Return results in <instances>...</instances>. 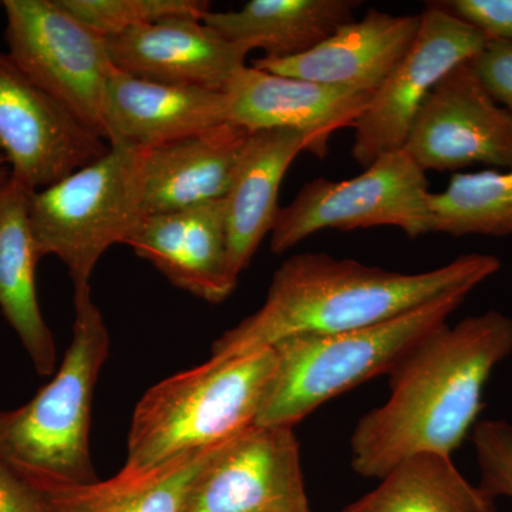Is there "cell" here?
Here are the masks:
<instances>
[{
    "label": "cell",
    "instance_id": "22",
    "mask_svg": "<svg viewBox=\"0 0 512 512\" xmlns=\"http://www.w3.org/2000/svg\"><path fill=\"white\" fill-rule=\"evenodd\" d=\"M222 444L188 451L153 467H123L109 480L43 494L50 512H181L192 481Z\"/></svg>",
    "mask_w": 512,
    "mask_h": 512
},
{
    "label": "cell",
    "instance_id": "16",
    "mask_svg": "<svg viewBox=\"0 0 512 512\" xmlns=\"http://www.w3.org/2000/svg\"><path fill=\"white\" fill-rule=\"evenodd\" d=\"M227 121L224 92L148 82L117 69L104 87L101 128L110 147L153 150Z\"/></svg>",
    "mask_w": 512,
    "mask_h": 512
},
{
    "label": "cell",
    "instance_id": "7",
    "mask_svg": "<svg viewBox=\"0 0 512 512\" xmlns=\"http://www.w3.org/2000/svg\"><path fill=\"white\" fill-rule=\"evenodd\" d=\"M429 181L404 150L377 158L350 180L315 178L279 211L271 251L284 254L323 229L400 228L409 238L431 234Z\"/></svg>",
    "mask_w": 512,
    "mask_h": 512
},
{
    "label": "cell",
    "instance_id": "9",
    "mask_svg": "<svg viewBox=\"0 0 512 512\" xmlns=\"http://www.w3.org/2000/svg\"><path fill=\"white\" fill-rule=\"evenodd\" d=\"M420 29L409 52L357 119L352 157L362 167L403 150L421 104L431 90L460 64L471 62L487 36L434 5L420 13Z\"/></svg>",
    "mask_w": 512,
    "mask_h": 512
},
{
    "label": "cell",
    "instance_id": "28",
    "mask_svg": "<svg viewBox=\"0 0 512 512\" xmlns=\"http://www.w3.org/2000/svg\"><path fill=\"white\" fill-rule=\"evenodd\" d=\"M470 63L488 93L512 114V43L488 40Z\"/></svg>",
    "mask_w": 512,
    "mask_h": 512
},
{
    "label": "cell",
    "instance_id": "15",
    "mask_svg": "<svg viewBox=\"0 0 512 512\" xmlns=\"http://www.w3.org/2000/svg\"><path fill=\"white\" fill-rule=\"evenodd\" d=\"M228 121L249 131L289 128L313 137L328 154L336 131L355 127L373 96L245 66L225 89Z\"/></svg>",
    "mask_w": 512,
    "mask_h": 512
},
{
    "label": "cell",
    "instance_id": "25",
    "mask_svg": "<svg viewBox=\"0 0 512 512\" xmlns=\"http://www.w3.org/2000/svg\"><path fill=\"white\" fill-rule=\"evenodd\" d=\"M59 3L104 39L164 19H202L210 12V3L201 0H59Z\"/></svg>",
    "mask_w": 512,
    "mask_h": 512
},
{
    "label": "cell",
    "instance_id": "20",
    "mask_svg": "<svg viewBox=\"0 0 512 512\" xmlns=\"http://www.w3.org/2000/svg\"><path fill=\"white\" fill-rule=\"evenodd\" d=\"M29 194L9 177L0 184V309L40 376L56 370V345L36 293L40 255L29 220Z\"/></svg>",
    "mask_w": 512,
    "mask_h": 512
},
{
    "label": "cell",
    "instance_id": "30",
    "mask_svg": "<svg viewBox=\"0 0 512 512\" xmlns=\"http://www.w3.org/2000/svg\"><path fill=\"white\" fill-rule=\"evenodd\" d=\"M9 161L6 157L5 151L0 147V184L5 183L10 177V168L8 167Z\"/></svg>",
    "mask_w": 512,
    "mask_h": 512
},
{
    "label": "cell",
    "instance_id": "26",
    "mask_svg": "<svg viewBox=\"0 0 512 512\" xmlns=\"http://www.w3.org/2000/svg\"><path fill=\"white\" fill-rule=\"evenodd\" d=\"M480 468V487L491 497L512 500V424L505 420L477 423L471 437Z\"/></svg>",
    "mask_w": 512,
    "mask_h": 512
},
{
    "label": "cell",
    "instance_id": "21",
    "mask_svg": "<svg viewBox=\"0 0 512 512\" xmlns=\"http://www.w3.org/2000/svg\"><path fill=\"white\" fill-rule=\"evenodd\" d=\"M360 0H251L238 12H208L205 25L229 40L262 49L264 59H291L311 52L355 22Z\"/></svg>",
    "mask_w": 512,
    "mask_h": 512
},
{
    "label": "cell",
    "instance_id": "4",
    "mask_svg": "<svg viewBox=\"0 0 512 512\" xmlns=\"http://www.w3.org/2000/svg\"><path fill=\"white\" fill-rule=\"evenodd\" d=\"M458 288L396 318L332 335H295L276 342V367L255 426L295 427L323 403L390 375L463 305Z\"/></svg>",
    "mask_w": 512,
    "mask_h": 512
},
{
    "label": "cell",
    "instance_id": "3",
    "mask_svg": "<svg viewBox=\"0 0 512 512\" xmlns=\"http://www.w3.org/2000/svg\"><path fill=\"white\" fill-rule=\"evenodd\" d=\"M73 338L52 382L10 412H0V458L40 491L99 480L90 451L94 387L110 335L92 286L74 288Z\"/></svg>",
    "mask_w": 512,
    "mask_h": 512
},
{
    "label": "cell",
    "instance_id": "6",
    "mask_svg": "<svg viewBox=\"0 0 512 512\" xmlns=\"http://www.w3.org/2000/svg\"><path fill=\"white\" fill-rule=\"evenodd\" d=\"M144 151L110 147L99 160L29 194V220L40 258L55 255L74 288L90 285L107 249L126 244L143 220Z\"/></svg>",
    "mask_w": 512,
    "mask_h": 512
},
{
    "label": "cell",
    "instance_id": "12",
    "mask_svg": "<svg viewBox=\"0 0 512 512\" xmlns=\"http://www.w3.org/2000/svg\"><path fill=\"white\" fill-rule=\"evenodd\" d=\"M403 150L424 173L476 164L512 170V114L466 62L423 101Z\"/></svg>",
    "mask_w": 512,
    "mask_h": 512
},
{
    "label": "cell",
    "instance_id": "14",
    "mask_svg": "<svg viewBox=\"0 0 512 512\" xmlns=\"http://www.w3.org/2000/svg\"><path fill=\"white\" fill-rule=\"evenodd\" d=\"M124 245L202 301L222 303L237 288L239 278L229 264L225 198L146 215Z\"/></svg>",
    "mask_w": 512,
    "mask_h": 512
},
{
    "label": "cell",
    "instance_id": "13",
    "mask_svg": "<svg viewBox=\"0 0 512 512\" xmlns=\"http://www.w3.org/2000/svg\"><path fill=\"white\" fill-rule=\"evenodd\" d=\"M119 72L148 82L225 92L251 47L218 35L202 19L170 18L106 37Z\"/></svg>",
    "mask_w": 512,
    "mask_h": 512
},
{
    "label": "cell",
    "instance_id": "27",
    "mask_svg": "<svg viewBox=\"0 0 512 512\" xmlns=\"http://www.w3.org/2000/svg\"><path fill=\"white\" fill-rule=\"evenodd\" d=\"M433 3L480 30L488 40L512 43V0H440Z\"/></svg>",
    "mask_w": 512,
    "mask_h": 512
},
{
    "label": "cell",
    "instance_id": "29",
    "mask_svg": "<svg viewBox=\"0 0 512 512\" xmlns=\"http://www.w3.org/2000/svg\"><path fill=\"white\" fill-rule=\"evenodd\" d=\"M0 512H50L46 495L0 458Z\"/></svg>",
    "mask_w": 512,
    "mask_h": 512
},
{
    "label": "cell",
    "instance_id": "23",
    "mask_svg": "<svg viewBox=\"0 0 512 512\" xmlns=\"http://www.w3.org/2000/svg\"><path fill=\"white\" fill-rule=\"evenodd\" d=\"M342 512H497L495 498L471 484L450 456L417 454Z\"/></svg>",
    "mask_w": 512,
    "mask_h": 512
},
{
    "label": "cell",
    "instance_id": "11",
    "mask_svg": "<svg viewBox=\"0 0 512 512\" xmlns=\"http://www.w3.org/2000/svg\"><path fill=\"white\" fill-rule=\"evenodd\" d=\"M181 512H311L293 427L252 426L222 444Z\"/></svg>",
    "mask_w": 512,
    "mask_h": 512
},
{
    "label": "cell",
    "instance_id": "5",
    "mask_svg": "<svg viewBox=\"0 0 512 512\" xmlns=\"http://www.w3.org/2000/svg\"><path fill=\"white\" fill-rule=\"evenodd\" d=\"M276 367L274 348L215 359L161 380L134 409L123 467L157 466L255 426Z\"/></svg>",
    "mask_w": 512,
    "mask_h": 512
},
{
    "label": "cell",
    "instance_id": "17",
    "mask_svg": "<svg viewBox=\"0 0 512 512\" xmlns=\"http://www.w3.org/2000/svg\"><path fill=\"white\" fill-rule=\"evenodd\" d=\"M420 20V15L370 9L365 18L343 26L305 55L282 60L261 57L252 67L373 96L409 52Z\"/></svg>",
    "mask_w": 512,
    "mask_h": 512
},
{
    "label": "cell",
    "instance_id": "19",
    "mask_svg": "<svg viewBox=\"0 0 512 512\" xmlns=\"http://www.w3.org/2000/svg\"><path fill=\"white\" fill-rule=\"evenodd\" d=\"M249 134L247 128L227 121L144 151V217L227 197Z\"/></svg>",
    "mask_w": 512,
    "mask_h": 512
},
{
    "label": "cell",
    "instance_id": "2",
    "mask_svg": "<svg viewBox=\"0 0 512 512\" xmlns=\"http://www.w3.org/2000/svg\"><path fill=\"white\" fill-rule=\"evenodd\" d=\"M493 255L468 254L420 274H402L328 254L293 255L276 269L264 305L215 340L211 357L232 359L295 335H332L386 322L497 274Z\"/></svg>",
    "mask_w": 512,
    "mask_h": 512
},
{
    "label": "cell",
    "instance_id": "1",
    "mask_svg": "<svg viewBox=\"0 0 512 512\" xmlns=\"http://www.w3.org/2000/svg\"><path fill=\"white\" fill-rule=\"evenodd\" d=\"M512 353V319L490 311L441 326L390 373L386 403L350 439L357 474L383 478L417 454L450 456L474 429L485 384Z\"/></svg>",
    "mask_w": 512,
    "mask_h": 512
},
{
    "label": "cell",
    "instance_id": "18",
    "mask_svg": "<svg viewBox=\"0 0 512 512\" xmlns=\"http://www.w3.org/2000/svg\"><path fill=\"white\" fill-rule=\"evenodd\" d=\"M302 151L316 153L315 140L302 131L268 128L249 134L225 197L229 264L238 278L274 231L279 188Z\"/></svg>",
    "mask_w": 512,
    "mask_h": 512
},
{
    "label": "cell",
    "instance_id": "10",
    "mask_svg": "<svg viewBox=\"0 0 512 512\" xmlns=\"http://www.w3.org/2000/svg\"><path fill=\"white\" fill-rule=\"evenodd\" d=\"M59 101L0 53V147L10 177L28 192L43 190L110 148Z\"/></svg>",
    "mask_w": 512,
    "mask_h": 512
},
{
    "label": "cell",
    "instance_id": "8",
    "mask_svg": "<svg viewBox=\"0 0 512 512\" xmlns=\"http://www.w3.org/2000/svg\"><path fill=\"white\" fill-rule=\"evenodd\" d=\"M8 55L64 109L103 137L101 104L116 67L106 39L59 0H5Z\"/></svg>",
    "mask_w": 512,
    "mask_h": 512
},
{
    "label": "cell",
    "instance_id": "24",
    "mask_svg": "<svg viewBox=\"0 0 512 512\" xmlns=\"http://www.w3.org/2000/svg\"><path fill=\"white\" fill-rule=\"evenodd\" d=\"M431 234L451 237L512 235V170L457 173L429 197Z\"/></svg>",
    "mask_w": 512,
    "mask_h": 512
}]
</instances>
